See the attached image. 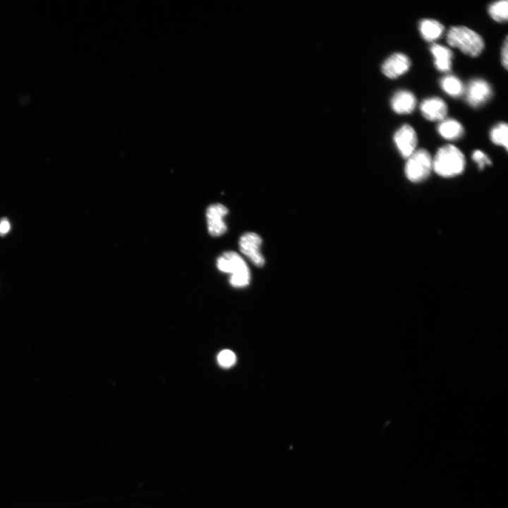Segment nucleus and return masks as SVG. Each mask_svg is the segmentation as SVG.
Returning <instances> with one entry per match:
<instances>
[{
	"label": "nucleus",
	"instance_id": "f257e3e1",
	"mask_svg": "<svg viewBox=\"0 0 508 508\" xmlns=\"http://www.w3.org/2000/svg\"><path fill=\"white\" fill-rule=\"evenodd\" d=\"M465 166L464 153L451 144L439 148L433 159V170L444 178H452L461 174Z\"/></svg>",
	"mask_w": 508,
	"mask_h": 508
},
{
	"label": "nucleus",
	"instance_id": "f03ea898",
	"mask_svg": "<svg viewBox=\"0 0 508 508\" xmlns=\"http://www.w3.org/2000/svg\"><path fill=\"white\" fill-rule=\"evenodd\" d=\"M447 42L464 54L476 57L483 52L485 43L482 37L465 26H453L447 33Z\"/></svg>",
	"mask_w": 508,
	"mask_h": 508
},
{
	"label": "nucleus",
	"instance_id": "7ed1b4c3",
	"mask_svg": "<svg viewBox=\"0 0 508 508\" xmlns=\"http://www.w3.org/2000/svg\"><path fill=\"white\" fill-rule=\"evenodd\" d=\"M217 268L231 274L229 282L234 287H243L250 282V271L244 260L234 251L224 253L217 260Z\"/></svg>",
	"mask_w": 508,
	"mask_h": 508
},
{
	"label": "nucleus",
	"instance_id": "20e7f679",
	"mask_svg": "<svg viewBox=\"0 0 508 508\" xmlns=\"http://www.w3.org/2000/svg\"><path fill=\"white\" fill-rule=\"evenodd\" d=\"M433 170V158L425 149L416 150L410 157L404 167L406 177L413 183L425 180Z\"/></svg>",
	"mask_w": 508,
	"mask_h": 508
},
{
	"label": "nucleus",
	"instance_id": "39448f33",
	"mask_svg": "<svg viewBox=\"0 0 508 508\" xmlns=\"http://www.w3.org/2000/svg\"><path fill=\"white\" fill-rule=\"evenodd\" d=\"M464 92L467 103L476 108L483 105L491 98L492 89L486 80L475 78L470 80Z\"/></svg>",
	"mask_w": 508,
	"mask_h": 508
},
{
	"label": "nucleus",
	"instance_id": "423d86ee",
	"mask_svg": "<svg viewBox=\"0 0 508 508\" xmlns=\"http://www.w3.org/2000/svg\"><path fill=\"white\" fill-rule=\"evenodd\" d=\"M261 237L254 232L243 234L238 241L239 249L257 267H262L265 258L260 252Z\"/></svg>",
	"mask_w": 508,
	"mask_h": 508
},
{
	"label": "nucleus",
	"instance_id": "0eeeda50",
	"mask_svg": "<svg viewBox=\"0 0 508 508\" xmlns=\"http://www.w3.org/2000/svg\"><path fill=\"white\" fill-rule=\"evenodd\" d=\"M393 140L399 152L405 159L416 150L417 134L413 128L409 124H404L397 129L394 134Z\"/></svg>",
	"mask_w": 508,
	"mask_h": 508
},
{
	"label": "nucleus",
	"instance_id": "6e6552de",
	"mask_svg": "<svg viewBox=\"0 0 508 508\" xmlns=\"http://www.w3.org/2000/svg\"><path fill=\"white\" fill-rule=\"evenodd\" d=\"M228 214V209L222 204L211 205L206 211V219L209 234L212 236H219L226 231V225L224 218Z\"/></svg>",
	"mask_w": 508,
	"mask_h": 508
},
{
	"label": "nucleus",
	"instance_id": "1a4fd4ad",
	"mask_svg": "<svg viewBox=\"0 0 508 508\" xmlns=\"http://www.w3.org/2000/svg\"><path fill=\"white\" fill-rule=\"evenodd\" d=\"M411 65V60L408 56L396 52L385 60L381 66V71L387 78L395 79L406 73Z\"/></svg>",
	"mask_w": 508,
	"mask_h": 508
},
{
	"label": "nucleus",
	"instance_id": "9d476101",
	"mask_svg": "<svg viewBox=\"0 0 508 508\" xmlns=\"http://www.w3.org/2000/svg\"><path fill=\"white\" fill-rule=\"evenodd\" d=\"M422 115L430 121H442L447 114V106L445 102L438 97L425 99L420 105Z\"/></svg>",
	"mask_w": 508,
	"mask_h": 508
},
{
	"label": "nucleus",
	"instance_id": "9b49d317",
	"mask_svg": "<svg viewBox=\"0 0 508 508\" xmlns=\"http://www.w3.org/2000/svg\"><path fill=\"white\" fill-rule=\"evenodd\" d=\"M390 104L393 111L397 114H410L416 108V99L411 92L400 90L393 95Z\"/></svg>",
	"mask_w": 508,
	"mask_h": 508
},
{
	"label": "nucleus",
	"instance_id": "f8f14e48",
	"mask_svg": "<svg viewBox=\"0 0 508 508\" xmlns=\"http://www.w3.org/2000/svg\"><path fill=\"white\" fill-rule=\"evenodd\" d=\"M430 52L434 58V65L439 71L447 73L450 71L453 54L447 47L438 44H433Z\"/></svg>",
	"mask_w": 508,
	"mask_h": 508
},
{
	"label": "nucleus",
	"instance_id": "ddd939ff",
	"mask_svg": "<svg viewBox=\"0 0 508 508\" xmlns=\"http://www.w3.org/2000/svg\"><path fill=\"white\" fill-rule=\"evenodd\" d=\"M438 133L448 140H456L461 138L464 133L463 126L454 119H445L437 126Z\"/></svg>",
	"mask_w": 508,
	"mask_h": 508
},
{
	"label": "nucleus",
	"instance_id": "4468645a",
	"mask_svg": "<svg viewBox=\"0 0 508 508\" xmlns=\"http://www.w3.org/2000/svg\"><path fill=\"white\" fill-rule=\"evenodd\" d=\"M418 30L425 40L433 42L440 37L445 28L440 22L435 20L423 19L419 23Z\"/></svg>",
	"mask_w": 508,
	"mask_h": 508
},
{
	"label": "nucleus",
	"instance_id": "2eb2a0df",
	"mask_svg": "<svg viewBox=\"0 0 508 508\" xmlns=\"http://www.w3.org/2000/svg\"><path fill=\"white\" fill-rule=\"evenodd\" d=\"M441 88L449 96L459 97L465 91L464 86L459 78L453 75H447L440 81Z\"/></svg>",
	"mask_w": 508,
	"mask_h": 508
},
{
	"label": "nucleus",
	"instance_id": "dca6fc26",
	"mask_svg": "<svg viewBox=\"0 0 508 508\" xmlns=\"http://www.w3.org/2000/svg\"><path fill=\"white\" fill-rule=\"evenodd\" d=\"M491 141L497 145L502 146L507 150L508 147V126L507 123L500 122L494 126L490 132Z\"/></svg>",
	"mask_w": 508,
	"mask_h": 508
},
{
	"label": "nucleus",
	"instance_id": "f3484780",
	"mask_svg": "<svg viewBox=\"0 0 508 508\" xmlns=\"http://www.w3.org/2000/svg\"><path fill=\"white\" fill-rule=\"evenodd\" d=\"M488 13L490 17L499 23H505L508 18L507 1H498L491 4L488 7Z\"/></svg>",
	"mask_w": 508,
	"mask_h": 508
},
{
	"label": "nucleus",
	"instance_id": "a211bd4d",
	"mask_svg": "<svg viewBox=\"0 0 508 508\" xmlns=\"http://www.w3.org/2000/svg\"><path fill=\"white\" fill-rule=\"evenodd\" d=\"M217 361L223 367H231L236 362V356L234 353L230 350H223L219 353Z\"/></svg>",
	"mask_w": 508,
	"mask_h": 508
},
{
	"label": "nucleus",
	"instance_id": "6ab92c4d",
	"mask_svg": "<svg viewBox=\"0 0 508 508\" xmlns=\"http://www.w3.org/2000/svg\"><path fill=\"white\" fill-rule=\"evenodd\" d=\"M472 159L477 164L479 169H483L485 166L492 164L489 157L480 150H476L473 152Z\"/></svg>",
	"mask_w": 508,
	"mask_h": 508
},
{
	"label": "nucleus",
	"instance_id": "aec40b11",
	"mask_svg": "<svg viewBox=\"0 0 508 508\" xmlns=\"http://www.w3.org/2000/svg\"><path fill=\"white\" fill-rule=\"evenodd\" d=\"M501 61L502 64L504 66L505 69H507L508 67V39L507 37H506L502 51H501Z\"/></svg>",
	"mask_w": 508,
	"mask_h": 508
},
{
	"label": "nucleus",
	"instance_id": "412c9836",
	"mask_svg": "<svg viewBox=\"0 0 508 508\" xmlns=\"http://www.w3.org/2000/svg\"><path fill=\"white\" fill-rule=\"evenodd\" d=\"M11 225L6 218H3L0 221V236L6 235L10 230Z\"/></svg>",
	"mask_w": 508,
	"mask_h": 508
}]
</instances>
